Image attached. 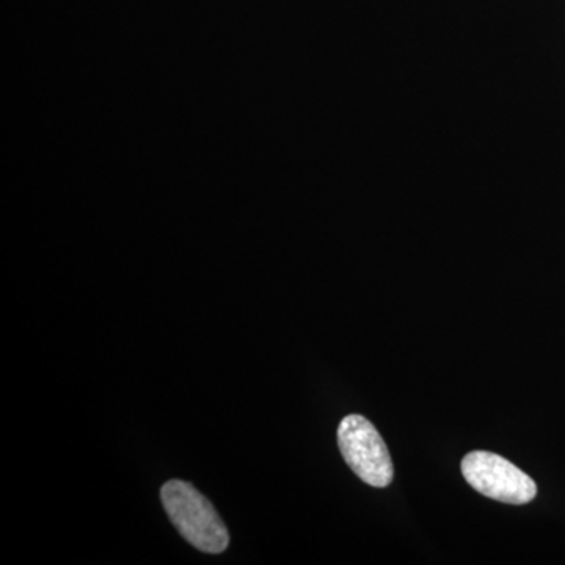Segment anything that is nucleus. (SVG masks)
I'll return each mask as SVG.
<instances>
[{
    "mask_svg": "<svg viewBox=\"0 0 565 565\" xmlns=\"http://www.w3.org/2000/svg\"><path fill=\"white\" fill-rule=\"evenodd\" d=\"M338 446L345 463L367 486L392 484L394 467L384 438L364 416H345L338 427Z\"/></svg>",
    "mask_w": 565,
    "mask_h": 565,
    "instance_id": "2",
    "label": "nucleus"
},
{
    "mask_svg": "<svg viewBox=\"0 0 565 565\" xmlns=\"http://www.w3.org/2000/svg\"><path fill=\"white\" fill-rule=\"evenodd\" d=\"M460 468L465 481L490 500L522 505L531 503L537 494V486L531 476L493 452H470L463 457Z\"/></svg>",
    "mask_w": 565,
    "mask_h": 565,
    "instance_id": "3",
    "label": "nucleus"
},
{
    "mask_svg": "<svg viewBox=\"0 0 565 565\" xmlns=\"http://www.w3.org/2000/svg\"><path fill=\"white\" fill-rule=\"evenodd\" d=\"M161 500L173 525L189 544L210 555H218L228 548V527L211 501L195 487L174 479L162 486Z\"/></svg>",
    "mask_w": 565,
    "mask_h": 565,
    "instance_id": "1",
    "label": "nucleus"
}]
</instances>
